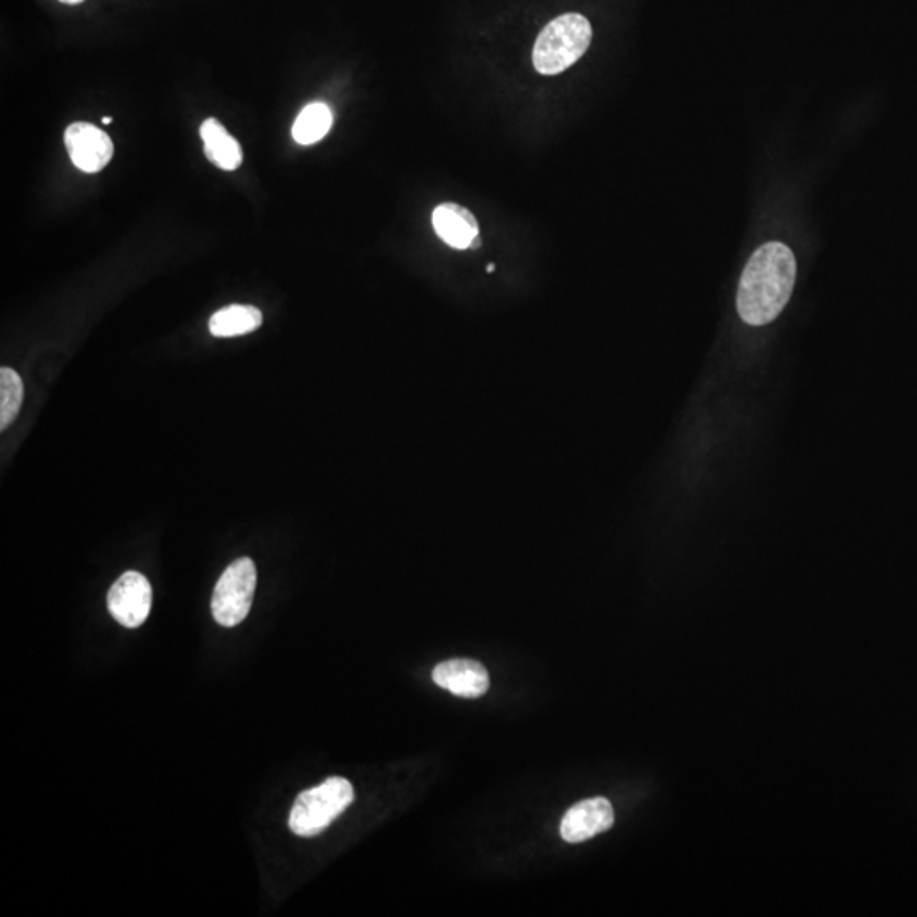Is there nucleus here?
<instances>
[{
  "label": "nucleus",
  "mask_w": 917,
  "mask_h": 917,
  "mask_svg": "<svg viewBox=\"0 0 917 917\" xmlns=\"http://www.w3.org/2000/svg\"><path fill=\"white\" fill-rule=\"evenodd\" d=\"M795 277L794 252L782 242L765 243L751 255L739 281V316L753 327H763L777 320L790 301Z\"/></svg>",
  "instance_id": "obj_1"
},
{
  "label": "nucleus",
  "mask_w": 917,
  "mask_h": 917,
  "mask_svg": "<svg viewBox=\"0 0 917 917\" xmlns=\"http://www.w3.org/2000/svg\"><path fill=\"white\" fill-rule=\"evenodd\" d=\"M593 29L581 14L552 19L535 41L534 67L541 75H557L578 62L590 48Z\"/></svg>",
  "instance_id": "obj_2"
},
{
  "label": "nucleus",
  "mask_w": 917,
  "mask_h": 917,
  "mask_svg": "<svg viewBox=\"0 0 917 917\" xmlns=\"http://www.w3.org/2000/svg\"><path fill=\"white\" fill-rule=\"evenodd\" d=\"M354 800V787L347 778L332 777L318 787L304 790L294 802L289 827L294 834L311 838L323 833Z\"/></svg>",
  "instance_id": "obj_3"
},
{
  "label": "nucleus",
  "mask_w": 917,
  "mask_h": 917,
  "mask_svg": "<svg viewBox=\"0 0 917 917\" xmlns=\"http://www.w3.org/2000/svg\"><path fill=\"white\" fill-rule=\"evenodd\" d=\"M257 586V569L250 557H240L221 574L214 588L211 610L223 627H235L247 619Z\"/></svg>",
  "instance_id": "obj_4"
},
{
  "label": "nucleus",
  "mask_w": 917,
  "mask_h": 917,
  "mask_svg": "<svg viewBox=\"0 0 917 917\" xmlns=\"http://www.w3.org/2000/svg\"><path fill=\"white\" fill-rule=\"evenodd\" d=\"M152 585L141 573L126 571L107 593V608L119 624L136 629L152 610Z\"/></svg>",
  "instance_id": "obj_5"
},
{
  "label": "nucleus",
  "mask_w": 917,
  "mask_h": 917,
  "mask_svg": "<svg viewBox=\"0 0 917 917\" xmlns=\"http://www.w3.org/2000/svg\"><path fill=\"white\" fill-rule=\"evenodd\" d=\"M65 145L75 167L87 174H96L113 158V141L94 124H70L65 131Z\"/></svg>",
  "instance_id": "obj_6"
},
{
  "label": "nucleus",
  "mask_w": 917,
  "mask_h": 917,
  "mask_svg": "<svg viewBox=\"0 0 917 917\" xmlns=\"http://www.w3.org/2000/svg\"><path fill=\"white\" fill-rule=\"evenodd\" d=\"M614 807L603 797L574 804L561 821V836L566 843H583L614 826Z\"/></svg>",
  "instance_id": "obj_7"
},
{
  "label": "nucleus",
  "mask_w": 917,
  "mask_h": 917,
  "mask_svg": "<svg viewBox=\"0 0 917 917\" xmlns=\"http://www.w3.org/2000/svg\"><path fill=\"white\" fill-rule=\"evenodd\" d=\"M432 678L456 697L478 698L490 688L488 671L474 659H449L437 664Z\"/></svg>",
  "instance_id": "obj_8"
},
{
  "label": "nucleus",
  "mask_w": 917,
  "mask_h": 917,
  "mask_svg": "<svg viewBox=\"0 0 917 917\" xmlns=\"http://www.w3.org/2000/svg\"><path fill=\"white\" fill-rule=\"evenodd\" d=\"M432 223L440 240L456 250H471L479 237L478 220L461 204H440L435 208Z\"/></svg>",
  "instance_id": "obj_9"
},
{
  "label": "nucleus",
  "mask_w": 917,
  "mask_h": 917,
  "mask_svg": "<svg viewBox=\"0 0 917 917\" xmlns=\"http://www.w3.org/2000/svg\"><path fill=\"white\" fill-rule=\"evenodd\" d=\"M204 153L209 162L223 170H237L242 165L243 152L240 143L225 130L218 119L209 118L201 126Z\"/></svg>",
  "instance_id": "obj_10"
},
{
  "label": "nucleus",
  "mask_w": 917,
  "mask_h": 917,
  "mask_svg": "<svg viewBox=\"0 0 917 917\" xmlns=\"http://www.w3.org/2000/svg\"><path fill=\"white\" fill-rule=\"evenodd\" d=\"M262 321H264V316L260 313L259 308L245 306V304H231L211 316L209 332L218 338L240 337V335L255 332L262 325Z\"/></svg>",
  "instance_id": "obj_11"
},
{
  "label": "nucleus",
  "mask_w": 917,
  "mask_h": 917,
  "mask_svg": "<svg viewBox=\"0 0 917 917\" xmlns=\"http://www.w3.org/2000/svg\"><path fill=\"white\" fill-rule=\"evenodd\" d=\"M332 124V109L323 102H311L294 121L293 138L299 145H313L327 136Z\"/></svg>",
  "instance_id": "obj_12"
},
{
  "label": "nucleus",
  "mask_w": 917,
  "mask_h": 917,
  "mask_svg": "<svg viewBox=\"0 0 917 917\" xmlns=\"http://www.w3.org/2000/svg\"><path fill=\"white\" fill-rule=\"evenodd\" d=\"M24 386L21 377L11 367L0 369V428L6 430L21 410Z\"/></svg>",
  "instance_id": "obj_13"
},
{
  "label": "nucleus",
  "mask_w": 917,
  "mask_h": 917,
  "mask_svg": "<svg viewBox=\"0 0 917 917\" xmlns=\"http://www.w3.org/2000/svg\"><path fill=\"white\" fill-rule=\"evenodd\" d=\"M60 2H65V4H80V2H84V0H60Z\"/></svg>",
  "instance_id": "obj_14"
},
{
  "label": "nucleus",
  "mask_w": 917,
  "mask_h": 917,
  "mask_svg": "<svg viewBox=\"0 0 917 917\" xmlns=\"http://www.w3.org/2000/svg\"><path fill=\"white\" fill-rule=\"evenodd\" d=\"M111 121H113V119H111V118H102V123H104V124H109V123H111Z\"/></svg>",
  "instance_id": "obj_15"
}]
</instances>
